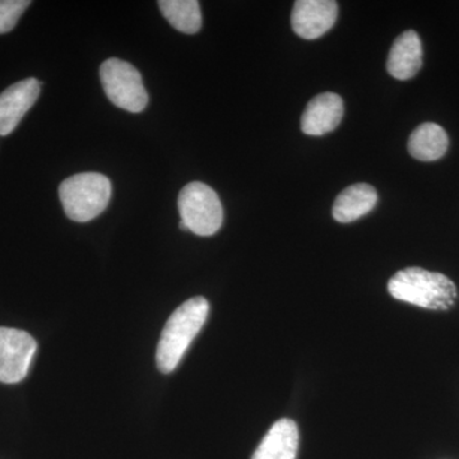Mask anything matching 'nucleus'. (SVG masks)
Returning a JSON list of instances; mask_svg holds the SVG:
<instances>
[{"label": "nucleus", "instance_id": "nucleus-3", "mask_svg": "<svg viewBox=\"0 0 459 459\" xmlns=\"http://www.w3.org/2000/svg\"><path fill=\"white\" fill-rule=\"evenodd\" d=\"M110 180L99 172H82L66 178L59 186V197L68 219L89 222L96 219L110 204Z\"/></svg>", "mask_w": 459, "mask_h": 459}, {"label": "nucleus", "instance_id": "nucleus-15", "mask_svg": "<svg viewBox=\"0 0 459 459\" xmlns=\"http://www.w3.org/2000/svg\"><path fill=\"white\" fill-rule=\"evenodd\" d=\"M30 5L29 0H0V35L11 32Z\"/></svg>", "mask_w": 459, "mask_h": 459}, {"label": "nucleus", "instance_id": "nucleus-5", "mask_svg": "<svg viewBox=\"0 0 459 459\" xmlns=\"http://www.w3.org/2000/svg\"><path fill=\"white\" fill-rule=\"evenodd\" d=\"M100 80L115 107L129 113H141L146 108L148 93L135 66L111 57L100 66Z\"/></svg>", "mask_w": 459, "mask_h": 459}, {"label": "nucleus", "instance_id": "nucleus-1", "mask_svg": "<svg viewBox=\"0 0 459 459\" xmlns=\"http://www.w3.org/2000/svg\"><path fill=\"white\" fill-rule=\"evenodd\" d=\"M210 304L202 296L181 304L166 322L156 351V364L161 373L177 369L199 331L204 328Z\"/></svg>", "mask_w": 459, "mask_h": 459}, {"label": "nucleus", "instance_id": "nucleus-6", "mask_svg": "<svg viewBox=\"0 0 459 459\" xmlns=\"http://www.w3.org/2000/svg\"><path fill=\"white\" fill-rule=\"evenodd\" d=\"M38 343L20 329L0 327V382L14 385L29 373Z\"/></svg>", "mask_w": 459, "mask_h": 459}, {"label": "nucleus", "instance_id": "nucleus-2", "mask_svg": "<svg viewBox=\"0 0 459 459\" xmlns=\"http://www.w3.org/2000/svg\"><path fill=\"white\" fill-rule=\"evenodd\" d=\"M388 291L397 300L429 310L451 309L458 296L448 277L419 267L398 271L389 280Z\"/></svg>", "mask_w": 459, "mask_h": 459}, {"label": "nucleus", "instance_id": "nucleus-4", "mask_svg": "<svg viewBox=\"0 0 459 459\" xmlns=\"http://www.w3.org/2000/svg\"><path fill=\"white\" fill-rule=\"evenodd\" d=\"M178 207L181 223L199 237H211L221 229L223 208L219 195L207 184L193 181L181 189Z\"/></svg>", "mask_w": 459, "mask_h": 459}, {"label": "nucleus", "instance_id": "nucleus-9", "mask_svg": "<svg viewBox=\"0 0 459 459\" xmlns=\"http://www.w3.org/2000/svg\"><path fill=\"white\" fill-rule=\"evenodd\" d=\"M344 113L343 100L336 93H320L310 100L303 117L301 129L307 135L320 137L340 126Z\"/></svg>", "mask_w": 459, "mask_h": 459}, {"label": "nucleus", "instance_id": "nucleus-11", "mask_svg": "<svg viewBox=\"0 0 459 459\" xmlns=\"http://www.w3.org/2000/svg\"><path fill=\"white\" fill-rule=\"evenodd\" d=\"M299 430L295 421L281 419L263 437L252 459H296Z\"/></svg>", "mask_w": 459, "mask_h": 459}, {"label": "nucleus", "instance_id": "nucleus-12", "mask_svg": "<svg viewBox=\"0 0 459 459\" xmlns=\"http://www.w3.org/2000/svg\"><path fill=\"white\" fill-rule=\"evenodd\" d=\"M377 193L370 184H353L340 193L333 204L334 220L349 223L361 219L376 207Z\"/></svg>", "mask_w": 459, "mask_h": 459}, {"label": "nucleus", "instance_id": "nucleus-7", "mask_svg": "<svg viewBox=\"0 0 459 459\" xmlns=\"http://www.w3.org/2000/svg\"><path fill=\"white\" fill-rule=\"evenodd\" d=\"M337 17L333 0H298L292 9V30L300 38L316 40L334 26Z\"/></svg>", "mask_w": 459, "mask_h": 459}, {"label": "nucleus", "instance_id": "nucleus-14", "mask_svg": "<svg viewBox=\"0 0 459 459\" xmlns=\"http://www.w3.org/2000/svg\"><path fill=\"white\" fill-rule=\"evenodd\" d=\"M159 7L178 31L195 35L201 30L202 12L197 0H160Z\"/></svg>", "mask_w": 459, "mask_h": 459}, {"label": "nucleus", "instance_id": "nucleus-13", "mask_svg": "<svg viewBox=\"0 0 459 459\" xmlns=\"http://www.w3.org/2000/svg\"><path fill=\"white\" fill-rule=\"evenodd\" d=\"M407 147H409L410 155L419 161H437L448 151V134L437 124L424 123L410 135Z\"/></svg>", "mask_w": 459, "mask_h": 459}, {"label": "nucleus", "instance_id": "nucleus-10", "mask_svg": "<svg viewBox=\"0 0 459 459\" xmlns=\"http://www.w3.org/2000/svg\"><path fill=\"white\" fill-rule=\"evenodd\" d=\"M422 66V44L418 32L409 30L395 39L386 60V71L395 80L415 77Z\"/></svg>", "mask_w": 459, "mask_h": 459}, {"label": "nucleus", "instance_id": "nucleus-8", "mask_svg": "<svg viewBox=\"0 0 459 459\" xmlns=\"http://www.w3.org/2000/svg\"><path fill=\"white\" fill-rule=\"evenodd\" d=\"M41 83L36 78H27L9 86L0 95V137L11 134L27 111L38 101Z\"/></svg>", "mask_w": 459, "mask_h": 459}]
</instances>
